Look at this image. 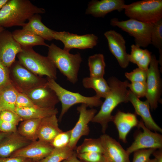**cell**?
Wrapping results in <instances>:
<instances>
[{"instance_id": "1", "label": "cell", "mask_w": 162, "mask_h": 162, "mask_svg": "<svg viewBox=\"0 0 162 162\" xmlns=\"http://www.w3.org/2000/svg\"><path fill=\"white\" fill-rule=\"evenodd\" d=\"M107 82L110 88V92L105 98L100 110L92 121L101 125L104 133L108 127L109 123L112 122L113 116L112 113L114 109L121 103L129 102L127 95L129 83L128 81H122L112 76Z\"/></svg>"}, {"instance_id": "2", "label": "cell", "mask_w": 162, "mask_h": 162, "mask_svg": "<svg viewBox=\"0 0 162 162\" xmlns=\"http://www.w3.org/2000/svg\"><path fill=\"white\" fill-rule=\"evenodd\" d=\"M46 12L28 0H8L0 10V27H22L33 15Z\"/></svg>"}, {"instance_id": "3", "label": "cell", "mask_w": 162, "mask_h": 162, "mask_svg": "<svg viewBox=\"0 0 162 162\" xmlns=\"http://www.w3.org/2000/svg\"><path fill=\"white\" fill-rule=\"evenodd\" d=\"M47 56L68 81L73 84L77 82L82 62L80 53H70L52 43L48 47Z\"/></svg>"}, {"instance_id": "4", "label": "cell", "mask_w": 162, "mask_h": 162, "mask_svg": "<svg viewBox=\"0 0 162 162\" xmlns=\"http://www.w3.org/2000/svg\"><path fill=\"white\" fill-rule=\"evenodd\" d=\"M22 49L17 56L23 66L38 76H46L55 80L57 79V69L47 56L37 52L32 47Z\"/></svg>"}, {"instance_id": "5", "label": "cell", "mask_w": 162, "mask_h": 162, "mask_svg": "<svg viewBox=\"0 0 162 162\" xmlns=\"http://www.w3.org/2000/svg\"><path fill=\"white\" fill-rule=\"evenodd\" d=\"M124 13L130 19L153 24L162 19V0H143L125 4Z\"/></svg>"}, {"instance_id": "6", "label": "cell", "mask_w": 162, "mask_h": 162, "mask_svg": "<svg viewBox=\"0 0 162 162\" xmlns=\"http://www.w3.org/2000/svg\"><path fill=\"white\" fill-rule=\"evenodd\" d=\"M47 84L56 93L62 104L59 120L73 106L78 104H85L91 108L101 106L103 102L96 95L92 97L84 96L78 92H73L63 88L55 80L47 77Z\"/></svg>"}, {"instance_id": "7", "label": "cell", "mask_w": 162, "mask_h": 162, "mask_svg": "<svg viewBox=\"0 0 162 162\" xmlns=\"http://www.w3.org/2000/svg\"><path fill=\"white\" fill-rule=\"evenodd\" d=\"M110 24L118 27L133 37L135 44L140 47L146 48L151 44V34L153 24L133 19L119 21L116 18L111 20Z\"/></svg>"}, {"instance_id": "8", "label": "cell", "mask_w": 162, "mask_h": 162, "mask_svg": "<svg viewBox=\"0 0 162 162\" xmlns=\"http://www.w3.org/2000/svg\"><path fill=\"white\" fill-rule=\"evenodd\" d=\"M12 82L20 92L45 84L47 79L36 75L15 61L9 68Z\"/></svg>"}, {"instance_id": "9", "label": "cell", "mask_w": 162, "mask_h": 162, "mask_svg": "<svg viewBox=\"0 0 162 162\" xmlns=\"http://www.w3.org/2000/svg\"><path fill=\"white\" fill-rule=\"evenodd\" d=\"M158 64V61L155 55H152L147 70V92L145 97L150 107L154 110L158 107L161 93L162 82Z\"/></svg>"}, {"instance_id": "10", "label": "cell", "mask_w": 162, "mask_h": 162, "mask_svg": "<svg viewBox=\"0 0 162 162\" xmlns=\"http://www.w3.org/2000/svg\"><path fill=\"white\" fill-rule=\"evenodd\" d=\"M54 38L61 41L64 44L63 49L69 52L71 49H92L98 43V38L93 34L79 35L69 32L55 31Z\"/></svg>"}, {"instance_id": "11", "label": "cell", "mask_w": 162, "mask_h": 162, "mask_svg": "<svg viewBox=\"0 0 162 162\" xmlns=\"http://www.w3.org/2000/svg\"><path fill=\"white\" fill-rule=\"evenodd\" d=\"M143 131L139 132L134 141L126 150L130 155L135 151L142 149H162V135L157 132H153L144 124L142 120L139 121L138 127Z\"/></svg>"}, {"instance_id": "12", "label": "cell", "mask_w": 162, "mask_h": 162, "mask_svg": "<svg viewBox=\"0 0 162 162\" xmlns=\"http://www.w3.org/2000/svg\"><path fill=\"white\" fill-rule=\"evenodd\" d=\"M88 107L86 105L82 104L77 108L79 113V116L75 126L71 129V138L68 145L72 150L76 149L77 143L82 136L89 134L90 129L88 124L92 122L97 111L94 108L88 109Z\"/></svg>"}, {"instance_id": "13", "label": "cell", "mask_w": 162, "mask_h": 162, "mask_svg": "<svg viewBox=\"0 0 162 162\" xmlns=\"http://www.w3.org/2000/svg\"><path fill=\"white\" fill-rule=\"evenodd\" d=\"M22 50L13 38L12 32L5 29L0 31V60L5 66L9 68Z\"/></svg>"}, {"instance_id": "14", "label": "cell", "mask_w": 162, "mask_h": 162, "mask_svg": "<svg viewBox=\"0 0 162 162\" xmlns=\"http://www.w3.org/2000/svg\"><path fill=\"white\" fill-rule=\"evenodd\" d=\"M36 106L44 108H54L59 102L55 92L46 84L22 92Z\"/></svg>"}, {"instance_id": "15", "label": "cell", "mask_w": 162, "mask_h": 162, "mask_svg": "<svg viewBox=\"0 0 162 162\" xmlns=\"http://www.w3.org/2000/svg\"><path fill=\"white\" fill-rule=\"evenodd\" d=\"M99 138L104 150V162H130V155L116 140L106 134Z\"/></svg>"}, {"instance_id": "16", "label": "cell", "mask_w": 162, "mask_h": 162, "mask_svg": "<svg viewBox=\"0 0 162 162\" xmlns=\"http://www.w3.org/2000/svg\"><path fill=\"white\" fill-rule=\"evenodd\" d=\"M108 43L109 50L122 68H126L129 62L126 52V41L123 36L113 30L106 32L104 34Z\"/></svg>"}, {"instance_id": "17", "label": "cell", "mask_w": 162, "mask_h": 162, "mask_svg": "<svg viewBox=\"0 0 162 162\" xmlns=\"http://www.w3.org/2000/svg\"><path fill=\"white\" fill-rule=\"evenodd\" d=\"M54 148L50 144L38 140L15 151L9 157H20L38 161L46 157Z\"/></svg>"}, {"instance_id": "18", "label": "cell", "mask_w": 162, "mask_h": 162, "mask_svg": "<svg viewBox=\"0 0 162 162\" xmlns=\"http://www.w3.org/2000/svg\"><path fill=\"white\" fill-rule=\"evenodd\" d=\"M125 4L124 0H93L89 2L85 13L95 17L103 18L113 11L123 10Z\"/></svg>"}, {"instance_id": "19", "label": "cell", "mask_w": 162, "mask_h": 162, "mask_svg": "<svg viewBox=\"0 0 162 162\" xmlns=\"http://www.w3.org/2000/svg\"><path fill=\"white\" fill-rule=\"evenodd\" d=\"M129 101L133 106L136 113L142 118L146 127L155 132H162V129L153 119L150 111V106L148 101L141 100L130 90L127 94Z\"/></svg>"}, {"instance_id": "20", "label": "cell", "mask_w": 162, "mask_h": 162, "mask_svg": "<svg viewBox=\"0 0 162 162\" xmlns=\"http://www.w3.org/2000/svg\"><path fill=\"white\" fill-rule=\"evenodd\" d=\"M112 122L116 127L118 132L119 138L122 142H127L128 134L134 127H138L139 121L135 114L118 111L113 116Z\"/></svg>"}, {"instance_id": "21", "label": "cell", "mask_w": 162, "mask_h": 162, "mask_svg": "<svg viewBox=\"0 0 162 162\" xmlns=\"http://www.w3.org/2000/svg\"><path fill=\"white\" fill-rule=\"evenodd\" d=\"M32 142L17 130L11 133L0 141V158L10 157L14 152Z\"/></svg>"}, {"instance_id": "22", "label": "cell", "mask_w": 162, "mask_h": 162, "mask_svg": "<svg viewBox=\"0 0 162 162\" xmlns=\"http://www.w3.org/2000/svg\"><path fill=\"white\" fill-rule=\"evenodd\" d=\"M63 131L59 127L56 115L41 119L38 138L41 141L50 144L54 138Z\"/></svg>"}, {"instance_id": "23", "label": "cell", "mask_w": 162, "mask_h": 162, "mask_svg": "<svg viewBox=\"0 0 162 162\" xmlns=\"http://www.w3.org/2000/svg\"><path fill=\"white\" fill-rule=\"evenodd\" d=\"M22 29L31 32L44 40L51 41L54 39L55 31L48 28L43 23L41 17L39 14H35L22 27Z\"/></svg>"}, {"instance_id": "24", "label": "cell", "mask_w": 162, "mask_h": 162, "mask_svg": "<svg viewBox=\"0 0 162 162\" xmlns=\"http://www.w3.org/2000/svg\"><path fill=\"white\" fill-rule=\"evenodd\" d=\"M12 33L15 40L22 48L32 47L38 45L49 46L43 38L22 28L16 29Z\"/></svg>"}, {"instance_id": "25", "label": "cell", "mask_w": 162, "mask_h": 162, "mask_svg": "<svg viewBox=\"0 0 162 162\" xmlns=\"http://www.w3.org/2000/svg\"><path fill=\"white\" fill-rule=\"evenodd\" d=\"M19 91L12 82L0 90V108L16 112V103Z\"/></svg>"}, {"instance_id": "26", "label": "cell", "mask_w": 162, "mask_h": 162, "mask_svg": "<svg viewBox=\"0 0 162 162\" xmlns=\"http://www.w3.org/2000/svg\"><path fill=\"white\" fill-rule=\"evenodd\" d=\"M16 112L23 120L43 118L54 115H57L58 109L55 108H44L37 106L23 108H16Z\"/></svg>"}, {"instance_id": "27", "label": "cell", "mask_w": 162, "mask_h": 162, "mask_svg": "<svg viewBox=\"0 0 162 162\" xmlns=\"http://www.w3.org/2000/svg\"><path fill=\"white\" fill-rule=\"evenodd\" d=\"M83 86L86 88H92L96 95L101 98H105L109 93L110 88L107 82L103 77H88L82 80Z\"/></svg>"}, {"instance_id": "28", "label": "cell", "mask_w": 162, "mask_h": 162, "mask_svg": "<svg viewBox=\"0 0 162 162\" xmlns=\"http://www.w3.org/2000/svg\"><path fill=\"white\" fill-rule=\"evenodd\" d=\"M41 119H30L23 120L17 128V131L32 142L37 140L38 139V132Z\"/></svg>"}, {"instance_id": "29", "label": "cell", "mask_w": 162, "mask_h": 162, "mask_svg": "<svg viewBox=\"0 0 162 162\" xmlns=\"http://www.w3.org/2000/svg\"><path fill=\"white\" fill-rule=\"evenodd\" d=\"M88 64L90 76L103 77L105 74L106 64L104 55L96 54L89 56L88 58Z\"/></svg>"}, {"instance_id": "30", "label": "cell", "mask_w": 162, "mask_h": 162, "mask_svg": "<svg viewBox=\"0 0 162 162\" xmlns=\"http://www.w3.org/2000/svg\"><path fill=\"white\" fill-rule=\"evenodd\" d=\"M68 146L63 148H54L51 152L43 159L35 162H61L71 156L75 152Z\"/></svg>"}, {"instance_id": "31", "label": "cell", "mask_w": 162, "mask_h": 162, "mask_svg": "<svg viewBox=\"0 0 162 162\" xmlns=\"http://www.w3.org/2000/svg\"><path fill=\"white\" fill-rule=\"evenodd\" d=\"M75 150L77 154L92 152L103 154L104 152L100 138H85L82 144L76 147Z\"/></svg>"}, {"instance_id": "32", "label": "cell", "mask_w": 162, "mask_h": 162, "mask_svg": "<svg viewBox=\"0 0 162 162\" xmlns=\"http://www.w3.org/2000/svg\"><path fill=\"white\" fill-rule=\"evenodd\" d=\"M151 44L162 51V19L153 24L151 34Z\"/></svg>"}, {"instance_id": "33", "label": "cell", "mask_w": 162, "mask_h": 162, "mask_svg": "<svg viewBox=\"0 0 162 162\" xmlns=\"http://www.w3.org/2000/svg\"><path fill=\"white\" fill-rule=\"evenodd\" d=\"M71 130L58 134L53 139L50 144L54 148H61L67 147L71 138Z\"/></svg>"}, {"instance_id": "34", "label": "cell", "mask_w": 162, "mask_h": 162, "mask_svg": "<svg viewBox=\"0 0 162 162\" xmlns=\"http://www.w3.org/2000/svg\"><path fill=\"white\" fill-rule=\"evenodd\" d=\"M147 70L138 68L130 72H126L125 75L131 82H146Z\"/></svg>"}, {"instance_id": "35", "label": "cell", "mask_w": 162, "mask_h": 162, "mask_svg": "<svg viewBox=\"0 0 162 162\" xmlns=\"http://www.w3.org/2000/svg\"><path fill=\"white\" fill-rule=\"evenodd\" d=\"M76 156L77 158L82 162L104 161L103 154L99 152H92L76 153Z\"/></svg>"}, {"instance_id": "36", "label": "cell", "mask_w": 162, "mask_h": 162, "mask_svg": "<svg viewBox=\"0 0 162 162\" xmlns=\"http://www.w3.org/2000/svg\"><path fill=\"white\" fill-rule=\"evenodd\" d=\"M128 87L130 90L138 98L145 97L147 92L146 82H131Z\"/></svg>"}, {"instance_id": "37", "label": "cell", "mask_w": 162, "mask_h": 162, "mask_svg": "<svg viewBox=\"0 0 162 162\" xmlns=\"http://www.w3.org/2000/svg\"><path fill=\"white\" fill-rule=\"evenodd\" d=\"M0 119L13 123L17 126L20 122L23 120L16 112L7 110H2L0 113Z\"/></svg>"}, {"instance_id": "38", "label": "cell", "mask_w": 162, "mask_h": 162, "mask_svg": "<svg viewBox=\"0 0 162 162\" xmlns=\"http://www.w3.org/2000/svg\"><path fill=\"white\" fill-rule=\"evenodd\" d=\"M156 149H142L134 152L132 162H147L150 159L151 155Z\"/></svg>"}, {"instance_id": "39", "label": "cell", "mask_w": 162, "mask_h": 162, "mask_svg": "<svg viewBox=\"0 0 162 162\" xmlns=\"http://www.w3.org/2000/svg\"><path fill=\"white\" fill-rule=\"evenodd\" d=\"M11 82L9 68L0 60V90Z\"/></svg>"}, {"instance_id": "40", "label": "cell", "mask_w": 162, "mask_h": 162, "mask_svg": "<svg viewBox=\"0 0 162 162\" xmlns=\"http://www.w3.org/2000/svg\"><path fill=\"white\" fill-rule=\"evenodd\" d=\"M131 48L130 53L128 54V60L129 62L136 64L142 57L144 50L134 44L131 45Z\"/></svg>"}, {"instance_id": "41", "label": "cell", "mask_w": 162, "mask_h": 162, "mask_svg": "<svg viewBox=\"0 0 162 162\" xmlns=\"http://www.w3.org/2000/svg\"><path fill=\"white\" fill-rule=\"evenodd\" d=\"M35 106H36L26 95L19 91L16 101V108L29 107Z\"/></svg>"}, {"instance_id": "42", "label": "cell", "mask_w": 162, "mask_h": 162, "mask_svg": "<svg viewBox=\"0 0 162 162\" xmlns=\"http://www.w3.org/2000/svg\"><path fill=\"white\" fill-rule=\"evenodd\" d=\"M151 52L147 49H144L143 55L136 64L138 68L147 70L149 68L152 58Z\"/></svg>"}, {"instance_id": "43", "label": "cell", "mask_w": 162, "mask_h": 162, "mask_svg": "<svg viewBox=\"0 0 162 162\" xmlns=\"http://www.w3.org/2000/svg\"><path fill=\"white\" fill-rule=\"evenodd\" d=\"M17 126L0 119V131L5 133H12L17 130Z\"/></svg>"}, {"instance_id": "44", "label": "cell", "mask_w": 162, "mask_h": 162, "mask_svg": "<svg viewBox=\"0 0 162 162\" xmlns=\"http://www.w3.org/2000/svg\"><path fill=\"white\" fill-rule=\"evenodd\" d=\"M27 159L22 157H8L0 158V162H26Z\"/></svg>"}, {"instance_id": "45", "label": "cell", "mask_w": 162, "mask_h": 162, "mask_svg": "<svg viewBox=\"0 0 162 162\" xmlns=\"http://www.w3.org/2000/svg\"><path fill=\"white\" fill-rule=\"evenodd\" d=\"M152 154L154 156L157 162H162V149L156 150Z\"/></svg>"}, {"instance_id": "46", "label": "cell", "mask_w": 162, "mask_h": 162, "mask_svg": "<svg viewBox=\"0 0 162 162\" xmlns=\"http://www.w3.org/2000/svg\"><path fill=\"white\" fill-rule=\"evenodd\" d=\"M62 162H82L77 158L76 153L75 151L74 154L67 159L63 160Z\"/></svg>"}, {"instance_id": "47", "label": "cell", "mask_w": 162, "mask_h": 162, "mask_svg": "<svg viewBox=\"0 0 162 162\" xmlns=\"http://www.w3.org/2000/svg\"><path fill=\"white\" fill-rule=\"evenodd\" d=\"M11 133H5L0 131V141Z\"/></svg>"}, {"instance_id": "48", "label": "cell", "mask_w": 162, "mask_h": 162, "mask_svg": "<svg viewBox=\"0 0 162 162\" xmlns=\"http://www.w3.org/2000/svg\"><path fill=\"white\" fill-rule=\"evenodd\" d=\"M8 0H0V10Z\"/></svg>"}, {"instance_id": "49", "label": "cell", "mask_w": 162, "mask_h": 162, "mask_svg": "<svg viewBox=\"0 0 162 162\" xmlns=\"http://www.w3.org/2000/svg\"><path fill=\"white\" fill-rule=\"evenodd\" d=\"M147 162H157L156 159L154 158L152 159H150Z\"/></svg>"}, {"instance_id": "50", "label": "cell", "mask_w": 162, "mask_h": 162, "mask_svg": "<svg viewBox=\"0 0 162 162\" xmlns=\"http://www.w3.org/2000/svg\"><path fill=\"white\" fill-rule=\"evenodd\" d=\"M26 162H35V161L31 159H27Z\"/></svg>"}, {"instance_id": "51", "label": "cell", "mask_w": 162, "mask_h": 162, "mask_svg": "<svg viewBox=\"0 0 162 162\" xmlns=\"http://www.w3.org/2000/svg\"><path fill=\"white\" fill-rule=\"evenodd\" d=\"M4 29H5L4 28L2 27H0V31L3 30H4Z\"/></svg>"}, {"instance_id": "52", "label": "cell", "mask_w": 162, "mask_h": 162, "mask_svg": "<svg viewBox=\"0 0 162 162\" xmlns=\"http://www.w3.org/2000/svg\"><path fill=\"white\" fill-rule=\"evenodd\" d=\"M2 110H1V109L0 108V113L1 112V111Z\"/></svg>"}]
</instances>
